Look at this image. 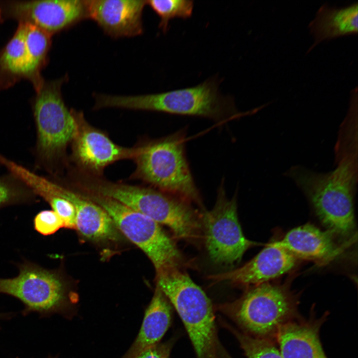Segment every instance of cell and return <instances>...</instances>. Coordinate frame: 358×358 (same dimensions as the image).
<instances>
[{
    "label": "cell",
    "mask_w": 358,
    "mask_h": 358,
    "mask_svg": "<svg viewBox=\"0 0 358 358\" xmlns=\"http://www.w3.org/2000/svg\"><path fill=\"white\" fill-rule=\"evenodd\" d=\"M357 151L353 146L337 147V166L327 173L297 166L290 168L286 174L307 196L327 230L343 239L350 237L355 229Z\"/></svg>",
    "instance_id": "1"
},
{
    "label": "cell",
    "mask_w": 358,
    "mask_h": 358,
    "mask_svg": "<svg viewBox=\"0 0 358 358\" xmlns=\"http://www.w3.org/2000/svg\"><path fill=\"white\" fill-rule=\"evenodd\" d=\"M215 78L192 87L154 94H96L94 108L115 107L206 117L220 121L238 115L233 99L219 91Z\"/></svg>",
    "instance_id": "2"
},
{
    "label": "cell",
    "mask_w": 358,
    "mask_h": 358,
    "mask_svg": "<svg viewBox=\"0 0 358 358\" xmlns=\"http://www.w3.org/2000/svg\"><path fill=\"white\" fill-rule=\"evenodd\" d=\"M157 286L175 307L197 358H218V340L211 302L179 266L157 273Z\"/></svg>",
    "instance_id": "3"
},
{
    "label": "cell",
    "mask_w": 358,
    "mask_h": 358,
    "mask_svg": "<svg viewBox=\"0 0 358 358\" xmlns=\"http://www.w3.org/2000/svg\"><path fill=\"white\" fill-rule=\"evenodd\" d=\"M185 134L178 131L142 145L133 160L136 169L132 178L156 189L183 199L201 204L185 153Z\"/></svg>",
    "instance_id": "4"
},
{
    "label": "cell",
    "mask_w": 358,
    "mask_h": 358,
    "mask_svg": "<svg viewBox=\"0 0 358 358\" xmlns=\"http://www.w3.org/2000/svg\"><path fill=\"white\" fill-rule=\"evenodd\" d=\"M67 76L52 81L44 80L32 101L37 140L36 163L49 173L55 174L66 163V149L76 131L72 109L63 99L61 87Z\"/></svg>",
    "instance_id": "5"
},
{
    "label": "cell",
    "mask_w": 358,
    "mask_h": 358,
    "mask_svg": "<svg viewBox=\"0 0 358 358\" xmlns=\"http://www.w3.org/2000/svg\"><path fill=\"white\" fill-rule=\"evenodd\" d=\"M297 301L286 287L266 282L256 285L234 302L220 307L242 331L276 342L280 328L300 317Z\"/></svg>",
    "instance_id": "6"
},
{
    "label": "cell",
    "mask_w": 358,
    "mask_h": 358,
    "mask_svg": "<svg viewBox=\"0 0 358 358\" xmlns=\"http://www.w3.org/2000/svg\"><path fill=\"white\" fill-rule=\"evenodd\" d=\"M78 191L107 213L123 235L148 257L157 273L179 266L176 245L156 221L111 198L82 189Z\"/></svg>",
    "instance_id": "7"
},
{
    "label": "cell",
    "mask_w": 358,
    "mask_h": 358,
    "mask_svg": "<svg viewBox=\"0 0 358 358\" xmlns=\"http://www.w3.org/2000/svg\"><path fill=\"white\" fill-rule=\"evenodd\" d=\"M19 273L11 278H0V293L19 300L22 314L36 312L40 318L55 314L70 318L64 283L56 272L26 261L18 266Z\"/></svg>",
    "instance_id": "8"
},
{
    "label": "cell",
    "mask_w": 358,
    "mask_h": 358,
    "mask_svg": "<svg viewBox=\"0 0 358 358\" xmlns=\"http://www.w3.org/2000/svg\"><path fill=\"white\" fill-rule=\"evenodd\" d=\"M114 198L158 224L167 226L179 239L191 240L198 237L201 224L189 202L159 190L120 183Z\"/></svg>",
    "instance_id": "9"
},
{
    "label": "cell",
    "mask_w": 358,
    "mask_h": 358,
    "mask_svg": "<svg viewBox=\"0 0 358 358\" xmlns=\"http://www.w3.org/2000/svg\"><path fill=\"white\" fill-rule=\"evenodd\" d=\"M222 183L214 207L202 216L206 247L215 263L231 265L239 262L245 252L258 243L243 235L238 219L236 195L229 199Z\"/></svg>",
    "instance_id": "10"
},
{
    "label": "cell",
    "mask_w": 358,
    "mask_h": 358,
    "mask_svg": "<svg viewBox=\"0 0 358 358\" xmlns=\"http://www.w3.org/2000/svg\"><path fill=\"white\" fill-rule=\"evenodd\" d=\"M76 128L71 142V160L77 168L87 174L101 176L108 165L121 160L134 159L142 146L127 148L114 143L103 131L91 125L81 111L72 109Z\"/></svg>",
    "instance_id": "11"
},
{
    "label": "cell",
    "mask_w": 358,
    "mask_h": 358,
    "mask_svg": "<svg viewBox=\"0 0 358 358\" xmlns=\"http://www.w3.org/2000/svg\"><path fill=\"white\" fill-rule=\"evenodd\" d=\"M87 17L86 0H0V21L14 19L51 35Z\"/></svg>",
    "instance_id": "12"
},
{
    "label": "cell",
    "mask_w": 358,
    "mask_h": 358,
    "mask_svg": "<svg viewBox=\"0 0 358 358\" xmlns=\"http://www.w3.org/2000/svg\"><path fill=\"white\" fill-rule=\"evenodd\" d=\"M297 259L279 241L267 244L254 258L241 267L212 275L215 282H227L237 285H258L277 278L291 270Z\"/></svg>",
    "instance_id": "13"
},
{
    "label": "cell",
    "mask_w": 358,
    "mask_h": 358,
    "mask_svg": "<svg viewBox=\"0 0 358 358\" xmlns=\"http://www.w3.org/2000/svg\"><path fill=\"white\" fill-rule=\"evenodd\" d=\"M87 17L114 38L132 37L143 32L142 13L147 0H86Z\"/></svg>",
    "instance_id": "14"
},
{
    "label": "cell",
    "mask_w": 358,
    "mask_h": 358,
    "mask_svg": "<svg viewBox=\"0 0 358 358\" xmlns=\"http://www.w3.org/2000/svg\"><path fill=\"white\" fill-rule=\"evenodd\" d=\"M333 236L327 230L307 224L290 230L278 241L297 260L311 261L323 266L337 258L346 247L338 245Z\"/></svg>",
    "instance_id": "15"
},
{
    "label": "cell",
    "mask_w": 358,
    "mask_h": 358,
    "mask_svg": "<svg viewBox=\"0 0 358 358\" xmlns=\"http://www.w3.org/2000/svg\"><path fill=\"white\" fill-rule=\"evenodd\" d=\"M327 315L316 318L313 314L307 319L299 317L282 326L276 342L283 358H327L319 337Z\"/></svg>",
    "instance_id": "16"
},
{
    "label": "cell",
    "mask_w": 358,
    "mask_h": 358,
    "mask_svg": "<svg viewBox=\"0 0 358 358\" xmlns=\"http://www.w3.org/2000/svg\"><path fill=\"white\" fill-rule=\"evenodd\" d=\"M58 189L60 193L70 201L75 208L76 230L81 234L94 240L114 236L115 225L101 206L67 186L58 183Z\"/></svg>",
    "instance_id": "17"
},
{
    "label": "cell",
    "mask_w": 358,
    "mask_h": 358,
    "mask_svg": "<svg viewBox=\"0 0 358 358\" xmlns=\"http://www.w3.org/2000/svg\"><path fill=\"white\" fill-rule=\"evenodd\" d=\"M24 31V24L19 23L13 36L0 51V90L22 79L29 81L34 88L38 85L25 44Z\"/></svg>",
    "instance_id": "18"
},
{
    "label": "cell",
    "mask_w": 358,
    "mask_h": 358,
    "mask_svg": "<svg viewBox=\"0 0 358 358\" xmlns=\"http://www.w3.org/2000/svg\"><path fill=\"white\" fill-rule=\"evenodd\" d=\"M171 310L168 299L157 286L151 303L145 311L138 335L121 358H134L159 344L170 325Z\"/></svg>",
    "instance_id": "19"
},
{
    "label": "cell",
    "mask_w": 358,
    "mask_h": 358,
    "mask_svg": "<svg viewBox=\"0 0 358 358\" xmlns=\"http://www.w3.org/2000/svg\"><path fill=\"white\" fill-rule=\"evenodd\" d=\"M314 42L311 50L320 42L358 31V4L354 3L344 7L322 5L309 24Z\"/></svg>",
    "instance_id": "20"
},
{
    "label": "cell",
    "mask_w": 358,
    "mask_h": 358,
    "mask_svg": "<svg viewBox=\"0 0 358 358\" xmlns=\"http://www.w3.org/2000/svg\"><path fill=\"white\" fill-rule=\"evenodd\" d=\"M24 24L25 42L31 58L33 70L36 78L42 81L44 79L41 72L47 63L52 35L34 25Z\"/></svg>",
    "instance_id": "21"
},
{
    "label": "cell",
    "mask_w": 358,
    "mask_h": 358,
    "mask_svg": "<svg viewBox=\"0 0 358 358\" xmlns=\"http://www.w3.org/2000/svg\"><path fill=\"white\" fill-rule=\"evenodd\" d=\"M160 19L159 27L165 33L169 29V23L174 18L186 19L191 16L194 1L190 0H147Z\"/></svg>",
    "instance_id": "22"
},
{
    "label": "cell",
    "mask_w": 358,
    "mask_h": 358,
    "mask_svg": "<svg viewBox=\"0 0 358 358\" xmlns=\"http://www.w3.org/2000/svg\"><path fill=\"white\" fill-rule=\"evenodd\" d=\"M37 196L18 178L9 173L0 177V209L35 201Z\"/></svg>",
    "instance_id": "23"
},
{
    "label": "cell",
    "mask_w": 358,
    "mask_h": 358,
    "mask_svg": "<svg viewBox=\"0 0 358 358\" xmlns=\"http://www.w3.org/2000/svg\"><path fill=\"white\" fill-rule=\"evenodd\" d=\"M226 325L235 335L248 358H283L273 342L253 336L231 326Z\"/></svg>",
    "instance_id": "24"
},
{
    "label": "cell",
    "mask_w": 358,
    "mask_h": 358,
    "mask_svg": "<svg viewBox=\"0 0 358 358\" xmlns=\"http://www.w3.org/2000/svg\"><path fill=\"white\" fill-rule=\"evenodd\" d=\"M34 229L41 235H53L64 227L60 217L53 210H43L39 212L33 219Z\"/></svg>",
    "instance_id": "25"
},
{
    "label": "cell",
    "mask_w": 358,
    "mask_h": 358,
    "mask_svg": "<svg viewBox=\"0 0 358 358\" xmlns=\"http://www.w3.org/2000/svg\"><path fill=\"white\" fill-rule=\"evenodd\" d=\"M171 343L158 344L134 358H170Z\"/></svg>",
    "instance_id": "26"
},
{
    "label": "cell",
    "mask_w": 358,
    "mask_h": 358,
    "mask_svg": "<svg viewBox=\"0 0 358 358\" xmlns=\"http://www.w3.org/2000/svg\"><path fill=\"white\" fill-rule=\"evenodd\" d=\"M218 345L217 356L218 358H232L219 343Z\"/></svg>",
    "instance_id": "27"
},
{
    "label": "cell",
    "mask_w": 358,
    "mask_h": 358,
    "mask_svg": "<svg viewBox=\"0 0 358 358\" xmlns=\"http://www.w3.org/2000/svg\"><path fill=\"white\" fill-rule=\"evenodd\" d=\"M14 314L11 313H0V320H5L11 319Z\"/></svg>",
    "instance_id": "28"
},
{
    "label": "cell",
    "mask_w": 358,
    "mask_h": 358,
    "mask_svg": "<svg viewBox=\"0 0 358 358\" xmlns=\"http://www.w3.org/2000/svg\"><path fill=\"white\" fill-rule=\"evenodd\" d=\"M18 358L17 357V358ZM56 358V357H52L49 356L48 358Z\"/></svg>",
    "instance_id": "29"
}]
</instances>
